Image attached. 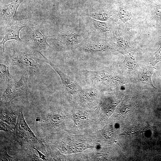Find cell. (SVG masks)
Masks as SVG:
<instances>
[{
  "mask_svg": "<svg viewBox=\"0 0 161 161\" xmlns=\"http://www.w3.org/2000/svg\"><path fill=\"white\" fill-rule=\"evenodd\" d=\"M0 130L7 132H12L14 127L0 120Z\"/></svg>",
  "mask_w": 161,
  "mask_h": 161,
  "instance_id": "20",
  "label": "cell"
},
{
  "mask_svg": "<svg viewBox=\"0 0 161 161\" xmlns=\"http://www.w3.org/2000/svg\"><path fill=\"white\" fill-rule=\"evenodd\" d=\"M9 66L5 64H0V83L7 84L13 83Z\"/></svg>",
  "mask_w": 161,
  "mask_h": 161,
  "instance_id": "16",
  "label": "cell"
},
{
  "mask_svg": "<svg viewBox=\"0 0 161 161\" xmlns=\"http://www.w3.org/2000/svg\"><path fill=\"white\" fill-rule=\"evenodd\" d=\"M34 1H40L43 0H32Z\"/></svg>",
  "mask_w": 161,
  "mask_h": 161,
  "instance_id": "27",
  "label": "cell"
},
{
  "mask_svg": "<svg viewBox=\"0 0 161 161\" xmlns=\"http://www.w3.org/2000/svg\"><path fill=\"white\" fill-rule=\"evenodd\" d=\"M133 109V106L131 104L126 105L123 106L120 110V112L123 115L129 114Z\"/></svg>",
  "mask_w": 161,
  "mask_h": 161,
  "instance_id": "21",
  "label": "cell"
},
{
  "mask_svg": "<svg viewBox=\"0 0 161 161\" xmlns=\"http://www.w3.org/2000/svg\"><path fill=\"white\" fill-rule=\"evenodd\" d=\"M89 35L86 30L64 26L53 35L51 39L61 43L68 49H77L87 39Z\"/></svg>",
  "mask_w": 161,
  "mask_h": 161,
  "instance_id": "3",
  "label": "cell"
},
{
  "mask_svg": "<svg viewBox=\"0 0 161 161\" xmlns=\"http://www.w3.org/2000/svg\"><path fill=\"white\" fill-rule=\"evenodd\" d=\"M10 103L0 101V120L14 127L20 107Z\"/></svg>",
  "mask_w": 161,
  "mask_h": 161,
  "instance_id": "9",
  "label": "cell"
},
{
  "mask_svg": "<svg viewBox=\"0 0 161 161\" xmlns=\"http://www.w3.org/2000/svg\"><path fill=\"white\" fill-rule=\"evenodd\" d=\"M154 66H148L145 67L140 77L141 81L147 86L156 88L153 85L151 81V77L155 69Z\"/></svg>",
  "mask_w": 161,
  "mask_h": 161,
  "instance_id": "14",
  "label": "cell"
},
{
  "mask_svg": "<svg viewBox=\"0 0 161 161\" xmlns=\"http://www.w3.org/2000/svg\"><path fill=\"white\" fill-rule=\"evenodd\" d=\"M125 60L123 63L126 68L129 70H133L137 66V63L134 56L133 51L124 55Z\"/></svg>",
  "mask_w": 161,
  "mask_h": 161,
  "instance_id": "17",
  "label": "cell"
},
{
  "mask_svg": "<svg viewBox=\"0 0 161 161\" xmlns=\"http://www.w3.org/2000/svg\"><path fill=\"white\" fill-rule=\"evenodd\" d=\"M47 63L50 65L59 76L66 92L71 95H77L82 87L67 75L59 67L49 59Z\"/></svg>",
  "mask_w": 161,
  "mask_h": 161,
  "instance_id": "10",
  "label": "cell"
},
{
  "mask_svg": "<svg viewBox=\"0 0 161 161\" xmlns=\"http://www.w3.org/2000/svg\"><path fill=\"white\" fill-rule=\"evenodd\" d=\"M27 82V79L24 75L17 82L8 84L2 94L1 101L10 102L15 98L27 94L29 92Z\"/></svg>",
  "mask_w": 161,
  "mask_h": 161,
  "instance_id": "8",
  "label": "cell"
},
{
  "mask_svg": "<svg viewBox=\"0 0 161 161\" xmlns=\"http://www.w3.org/2000/svg\"><path fill=\"white\" fill-rule=\"evenodd\" d=\"M33 149L35 150L38 152L40 159H41L43 160H47V159L46 158V156L39 151L38 150L35 148H34Z\"/></svg>",
  "mask_w": 161,
  "mask_h": 161,
  "instance_id": "26",
  "label": "cell"
},
{
  "mask_svg": "<svg viewBox=\"0 0 161 161\" xmlns=\"http://www.w3.org/2000/svg\"><path fill=\"white\" fill-rule=\"evenodd\" d=\"M0 160L1 161H15L16 159L14 157L9 156L7 153L6 148H1Z\"/></svg>",
  "mask_w": 161,
  "mask_h": 161,
  "instance_id": "19",
  "label": "cell"
},
{
  "mask_svg": "<svg viewBox=\"0 0 161 161\" xmlns=\"http://www.w3.org/2000/svg\"><path fill=\"white\" fill-rule=\"evenodd\" d=\"M36 53L29 54L17 49H12L3 56V63L10 66H17L22 69H31L39 72L42 64L49 59L44 55L37 57Z\"/></svg>",
  "mask_w": 161,
  "mask_h": 161,
  "instance_id": "2",
  "label": "cell"
},
{
  "mask_svg": "<svg viewBox=\"0 0 161 161\" xmlns=\"http://www.w3.org/2000/svg\"><path fill=\"white\" fill-rule=\"evenodd\" d=\"M138 132V130L135 129H131L128 130L127 131V134L129 135H133L136 134Z\"/></svg>",
  "mask_w": 161,
  "mask_h": 161,
  "instance_id": "24",
  "label": "cell"
},
{
  "mask_svg": "<svg viewBox=\"0 0 161 161\" xmlns=\"http://www.w3.org/2000/svg\"><path fill=\"white\" fill-rule=\"evenodd\" d=\"M24 0H16L12 2L0 6V21H9L15 18L17 10Z\"/></svg>",
  "mask_w": 161,
  "mask_h": 161,
  "instance_id": "11",
  "label": "cell"
},
{
  "mask_svg": "<svg viewBox=\"0 0 161 161\" xmlns=\"http://www.w3.org/2000/svg\"><path fill=\"white\" fill-rule=\"evenodd\" d=\"M154 13L157 16L160 17L161 16V2L156 5L154 9Z\"/></svg>",
  "mask_w": 161,
  "mask_h": 161,
  "instance_id": "22",
  "label": "cell"
},
{
  "mask_svg": "<svg viewBox=\"0 0 161 161\" xmlns=\"http://www.w3.org/2000/svg\"><path fill=\"white\" fill-rule=\"evenodd\" d=\"M16 141L21 146L35 148L44 153H47L43 141L37 138L31 130L24 118L23 109L20 107L16 124L12 132Z\"/></svg>",
  "mask_w": 161,
  "mask_h": 161,
  "instance_id": "1",
  "label": "cell"
},
{
  "mask_svg": "<svg viewBox=\"0 0 161 161\" xmlns=\"http://www.w3.org/2000/svg\"><path fill=\"white\" fill-rule=\"evenodd\" d=\"M114 39L116 41L117 51L124 55L133 51L132 47L117 27L114 32Z\"/></svg>",
  "mask_w": 161,
  "mask_h": 161,
  "instance_id": "12",
  "label": "cell"
},
{
  "mask_svg": "<svg viewBox=\"0 0 161 161\" xmlns=\"http://www.w3.org/2000/svg\"><path fill=\"white\" fill-rule=\"evenodd\" d=\"M113 134L110 131H106L103 134L104 137L106 139H109L112 137Z\"/></svg>",
  "mask_w": 161,
  "mask_h": 161,
  "instance_id": "25",
  "label": "cell"
},
{
  "mask_svg": "<svg viewBox=\"0 0 161 161\" xmlns=\"http://www.w3.org/2000/svg\"><path fill=\"white\" fill-rule=\"evenodd\" d=\"M76 49L79 52L93 54L117 51L116 44L111 40L90 35Z\"/></svg>",
  "mask_w": 161,
  "mask_h": 161,
  "instance_id": "6",
  "label": "cell"
},
{
  "mask_svg": "<svg viewBox=\"0 0 161 161\" xmlns=\"http://www.w3.org/2000/svg\"><path fill=\"white\" fill-rule=\"evenodd\" d=\"M119 8L118 15L120 20L125 23H132L133 16L130 9L121 3L120 4Z\"/></svg>",
  "mask_w": 161,
  "mask_h": 161,
  "instance_id": "15",
  "label": "cell"
},
{
  "mask_svg": "<svg viewBox=\"0 0 161 161\" xmlns=\"http://www.w3.org/2000/svg\"><path fill=\"white\" fill-rule=\"evenodd\" d=\"M160 61H161V45L158 50L151 56L150 64L151 65L154 66Z\"/></svg>",
  "mask_w": 161,
  "mask_h": 161,
  "instance_id": "18",
  "label": "cell"
},
{
  "mask_svg": "<svg viewBox=\"0 0 161 161\" xmlns=\"http://www.w3.org/2000/svg\"><path fill=\"white\" fill-rule=\"evenodd\" d=\"M88 16L95 19L102 21H109L110 18L114 13L113 11L103 9H99L89 11L87 13Z\"/></svg>",
  "mask_w": 161,
  "mask_h": 161,
  "instance_id": "13",
  "label": "cell"
},
{
  "mask_svg": "<svg viewBox=\"0 0 161 161\" xmlns=\"http://www.w3.org/2000/svg\"><path fill=\"white\" fill-rule=\"evenodd\" d=\"M0 35L2 40L0 45H3V51L4 52L5 43L10 40H15L22 42L19 35L20 30L23 28L32 26V22L27 19L14 18L9 21H0Z\"/></svg>",
  "mask_w": 161,
  "mask_h": 161,
  "instance_id": "5",
  "label": "cell"
},
{
  "mask_svg": "<svg viewBox=\"0 0 161 161\" xmlns=\"http://www.w3.org/2000/svg\"><path fill=\"white\" fill-rule=\"evenodd\" d=\"M50 36L45 35L43 27L37 25L27 27L21 39L24 45L33 53H41V51L48 50L51 48L47 41V38Z\"/></svg>",
  "mask_w": 161,
  "mask_h": 161,
  "instance_id": "4",
  "label": "cell"
},
{
  "mask_svg": "<svg viewBox=\"0 0 161 161\" xmlns=\"http://www.w3.org/2000/svg\"><path fill=\"white\" fill-rule=\"evenodd\" d=\"M86 24L89 35L111 40L114 38L116 27L111 21H99L87 16Z\"/></svg>",
  "mask_w": 161,
  "mask_h": 161,
  "instance_id": "7",
  "label": "cell"
},
{
  "mask_svg": "<svg viewBox=\"0 0 161 161\" xmlns=\"http://www.w3.org/2000/svg\"><path fill=\"white\" fill-rule=\"evenodd\" d=\"M115 106L114 105H112L110 106L107 109L106 112V115L107 116H111L114 112L115 109Z\"/></svg>",
  "mask_w": 161,
  "mask_h": 161,
  "instance_id": "23",
  "label": "cell"
}]
</instances>
